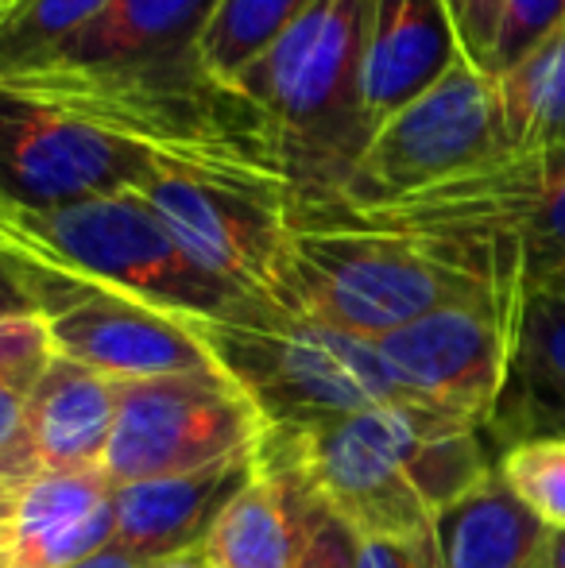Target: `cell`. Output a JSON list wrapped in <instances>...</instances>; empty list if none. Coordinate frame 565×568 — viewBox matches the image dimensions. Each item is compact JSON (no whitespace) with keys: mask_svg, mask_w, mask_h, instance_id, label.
<instances>
[{"mask_svg":"<svg viewBox=\"0 0 565 568\" xmlns=\"http://www.w3.org/2000/svg\"><path fill=\"white\" fill-rule=\"evenodd\" d=\"M565 23V0H504L492 39L488 74L500 78L523 62L543 39H551Z\"/></svg>","mask_w":565,"mask_h":568,"instance_id":"cell-25","label":"cell"},{"mask_svg":"<svg viewBox=\"0 0 565 568\" xmlns=\"http://www.w3.org/2000/svg\"><path fill=\"white\" fill-rule=\"evenodd\" d=\"M218 0H109L70 43L36 67H137L198 54Z\"/></svg>","mask_w":565,"mask_h":568,"instance_id":"cell-19","label":"cell"},{"mask_svg":"<svg viewBox=\"0 0 565 568\" xmlns=\"http://www.w3.org/2000/svg\"><path fill=\"white\" fill-rule=\"evenodd\" d=\"M554 434H565V286L519 298L512 364L484 426L500 453Z\"/></svg>","mask_w":565,"mask_h":568,"instance_id":"cell-14","label":"cell"},{"mask_svg":"<svg viewBox=\"0 0 565 568\" xmlns=\"http://www.w3.org/2000/svg\"><path fill=\"white\" fill-rule=\"evenodd\" d=\"M256 460L283 468L356 538H423L496 456L484 429L423 403H380L314 429H268Z\"/></svg>","mask_w":565,"mask_h":568,"instance_id":"cell-1","label":"cell"},{"mask_svg":"<svg viewBox=\"0 0 565 568\" xmlns=\"http://www.w3.org/2000/svg\"><path fill=\"white\" fill-rule=\"evenodd\" d=\"M461 62L445 0H372L364 43V116L384 124Z\"/></svg>","mask_w":565,"mask_h":568,"instance_id":"cell-15","label":"cell"},{"mask_svg":"<svg viewBox=\"0 0 565 568\" xmlns=\"http://www.w3.org/2000/svg\"><path fill=\"white\" fill-rule=\"evenodd\" d=\"M372 0H314L233 85L268 124L291 205L333 202L369 148L364 43Z\"/></svg>","mask_w":565,"mask_h":568,"instance_id":"cell-3","label":"cell"},{"mask_svg":"<svg viewBox=\"0 0 565 568\" xmlns=\"http://www.w3.org/2000/svg\"><path fill=\"white\" fill-rule=\"evenodd\" d=\"M496 468L554 534L565 530V434L507 445L496 453Z\"/></svg>","mask_w":565,"mask_h":568,"instance_id":"cell-24","label":"cell"},{"mask_svg":"<svg viewBox=\"0 0 565 568\" xmlns=\"http://www.w3.org/2000/svg\"><path fill=\"white\" fill-rule=\"evenodd\" d=\"M121 383L51 356V364L31 383L23 403V445L36 471H78L105 464L109 437H113Z\"/></svg>","mask_w":565,"mask_h":568,"instance_id":"cell-16","label":"cell"},{"mask_svg":"<svg viewBox=\"0 0 565 568\" xmlns=\"http://www.w3.org/2000/svg\"><path fill=\"white\" fill-rule=\"evenodd\" d=\"M442 568H551L554 530L492 468L434 523Z\"/></svg>","mask_w":565,"mask_h":568,"instance_id":"cell-18","label":"cell"},{"mask_svg":"<svg viewBox=\"0 0 565 568\" xmlns=\"http://www.w3.org/2000/svg\"><path fill=\"white\" fill-rule=\"evenodd\" d=\"M317 510L322 503L291 471L256 460L252 484L229 503L205 541L213 568H294Z\"/></svg>","mask_w":565,"mask_h":568,"instance_id":"cell-20","label":"cell"},{"mask_svg":"<svg viewBox=\"0 0 565 568\" xmlns=\"http://www.w3.org/2000/svg\"><path fill=\"white\" fill-rule=\"evenodd\" d=\"M291 217L400 232L519 306L523 294L565 286V143L507 151L395 202L291 205Z\"/></svg>","mask_w":565,"mask_h":568,"instance_id":"cell-2","label":"cell"},{"mask_svg":"<svg viewBox=\"0 0 565 568\" xmlns=\"http://www.w3.org/2000/svg\"><path fill=\"white\" fill-rule=\"evenodd\" d=\"M551 568H565V530L554 534V554H551Z\"/></svg>","mask_w":565,"mask_h":568,"instance_id":"cell-35","label":"cell"},{"mask_svg":"<svg viewBox=\"0 0 565 568\" xmlns=\"http://www.w3.org/2000/svg\"><path fill=\"white\" fill-rule=\"evenodd\" d=\"M117 484L105 468L43 471L16 495L12 568H67L117 538Z\"/></svg>","mask_w":565,"mask_h":568,"instance_id":"cell-17","label":"cell"},{"mask_svg":"<svg viewBox=\"0 0 565 568\" xmlns=\"http://www.w3.org/2000/svg\"><path fill=\"white\" fill-rule=\"evenodd\" d=\"M28 383L0 379V456L16 445L23 429V403H28Z\"/></svg>","mask_w":565,"mask_h":568,"instance_id":"cell-30","label":"cell"},{"mask_svg":"<svg viewBox=\"0 0 565 568\" xmlns=\"http://www.w3.org/2000/svg\"><path fill=\"white\" fill-rule=\"evenodd\" d=\"M151 568H213V561H210V549L194 546V549H186V554H174V557H163V561H151Z\"/></svg>","mask_w":565,"mask_h":568,"instance_id":"cell-34","label":"cell"},{"mask_svg":"<svg viewBox=\"0 0 565 568\" xmlns=\"http://www.w3.org/2000/svg\"><path fill=\"white\" fill-rule=\"evenodd\" d=\"M36 314V302L23 283V275L16 271V263L8 255H0V317H28Z\"/></svg>","mask_w":565,"mask_h":568,"instance_id":"cell-31","label":"cell"},{"mask_svg":"<svg viewBox=\"0 0 565 568\" xmlns=\"http://www.w3.org/2000/svg\"><path fill=\"white\" fill-rule=\"evenodd\" d=\"M67 568H151V561H143V557H137L132 549H124L121 541H109L105 549H98V554L82 557L78 565H67Z\"/></svg>","mask_w":565,"mask_h":568,"instance_id":"cell-32","label":"cell"},{"mask_svg":"<svg viewBox=\"0 0 565 568\" xmlns=\"http://www.w3.org/2000/svg\"><path fill=\"white\" fill-rule=\"evenodd\" d=\"M476 294L496 291L442 263L411 236L349 221L291 217L280 306L294 314L380 341L430 310Z\"/></svg>","mask_w":565,"mask_h":568,"instance_id":"cell-6","label":"cell"},{"mask_svg":"<svg viewBox=\"0 0 565 568\" xmlns=\"http://www.w3.org/2000/svg\"><path fill=\"white\" fill-rule=\"evenodd\" d=\"M507 151L512 148L496 78L461 59L426 93L372 128L353 182L345 194L333 197V205L395 202L492 163Z\"/></svg>","mask_w":565,"mask_h":568,"instance_id":"cell-7","label":"cell"},{"mask_svg":"<svg viewBox=\"0 0 565 568\" xmlns=\"http://www.w3.org/2000/svg\"><path fill=\"white\" fill-rule=\"evenodd\" d=\"M51 333L39 314L28 317H0V379L36 383L39 372L51 364Z\"/></svg>","mask_w":565,"mask_h":568,"instance_id":"cell-26","label":"cell"},{"mask_svg":"<svg viewBox=\"0 0 565 568\" xmlns=\"http://www.w3.org/2000/svg\"><path fill=\"white\" fill-rule=\"evenodd\" d=\"M515 310L500 294H476L430 310L380 337L376 348L403 398L484 429L512 364Z\"/></svg>","mask_w":565,"mask_h":568,"instance_id":"cell-12","label":"cell"},{"mask_svg":"<svg viewBox=\"0 0 565 568\" xmlns=\"http://www.w3.org/2000/svg\"><path fill=\"white\" fill-rule=\"evenodd\" d=\"M47 322L54 356L74 359L113 383L163 379V375L210 372L213 356L186 317L137 302L129 294L59 275V271L16 263Z\"/></svg>","mask_w":565,"mask_h":568,"instance_id":"cell-10","label":"cell"},{"mask_svg":"<svg viewBox=\"0 0 565 568\" xmlns=\"http://www.w3.org/2000/svg\"><path fill=\"white\" fill-rule=\"evenodd\" d=\"M137 194L198 267L249 298L280 302L291 190L198 166H159Z\"/></svg>","mask_w":565,"mask_h":568,"instance_id":"cell-8","label":"cell"},{"mask_svg":"<svg viewBox=\"0 0 565 568\" xmlns=\"http://www.w3.org/2000/svg\"><path fill=\"white\" fill-rule=\"evenodd\" d=\"M294 568H356V534L322 507L310 518Z\"/></svg>","mask_w":565,"mask_h":568,"instance_id":"cell-28","label":"cell"},{"mask_svg":"<svg viewBox=\"0 0 565 568\" xmlns=\"http://www.w3.org/2000/svg\"><path fill=\"white\" fill-rule=\"evenodd\" d=\"M105 4L109 0H0V78L43 62Z\"/></svg>","mask_w":565,"mask_h":568,"instance_id":"cell-23","label":"cell"},{"mask_svg":"<svg viewBox=\"0 0 565 568\" xmlns=\"http://www.w3.org/2000/svg\"><path fill=\"white\" fill-rule=\"evenodd\" d=\"M163 163L140 143L67 116L0 85V202L62 210L90 197L132 194Z\"/></svg>","mask_w":565,"mask_h":568,"instance_id":"cell-11","label":"cell"},{"mask_svg":"<svg viewBox=\"0 0 565 568\" xmlns=\"http://www.w3.org/2000/svg\"><path fill=\"white\" fill-rule=\"evenodd\" d=\"M356 568H442L434 534L423 538H356Z\"/></svg>","mask_w":565,"mask_h":568,"instance_id":"cell-29","label":"cell"},{"mask_svg":"<svg viewBox=\"0 0 565 568\" xmlns=\"http://www.w3.org/2000/svg\"><path fill=\"white\" fill-rule=\"evenodd\" d=\"M213 364L252 398L268 429H314L380 403H411L376 341L353 337L280 302L249 298L190 322Z\"/></svg>","mask_w":565,"mask_h":568,"instance_id":"cell-4","label":"cell"},{"mask_svg":"<svg viewBox=\"0 0 565 568\" xmlns=\"http://www.w3.org/2000/svg\"><path fill=\"white\" fill-rule=\"evenodd\" d=\"M16 495L20 491L0 484V568H12L16 554Z\"/></svg>","mask_w":565,"mask_h":568,"instance_id":"cell-33","label":"cell"},{"mask_svg":"<svg viewBox=\"0 0 565 568\" xmlns=\"http://www.w3.org/2000/svg\"><path fill=\"white\" fill-rule=\"evenodd\" d=\"M0 255L129 294L186 322L221 317L249 302V294L198 267L137 190L62 210H16L0 202Z\"/></svg>","mask_w":565,"mask_h":568,"instance_id":"cell-5","label":"cell"},{"mask_svg":"<svg viewBox=\"0 0 565 568\" xmlns=\"http://www.w3.org/2000/svg\"><path fill=\"white\" fill-rule=\"evenodd\" d=\"M310 4L314 0H218L198 39V59L218 78L233 82Z\"/></svg>","mask_w":565,"mask_h":568,"instance_id":"cell-22","label":"cell"},{"mask_svg":"<svg viewBox=\"0 0 565 568\" xmlns=\"http://www.w3.org/2000/svg\"><path fill=\"white\" fill-rule=\"evenodd\" d=\"M268 422L221 367L121 383L105 464L113 484L186 476L252 453Z\"/></svg>","mask_w":565,"mask_h":568,"instance_id":"cell-9","label":"cell"},{"mask_svg":"<svg viewBox=\"0 0 565 568\" xmlns=\"http://www.w3.org/2000/svg\"><path fill=\"white\" fill-rule=\"evenodd\" d=\"M500 8H504V0H445V12H450L453 31H457V43H461V59L473 62L484 74H488V54H492V39H496Z\"/></svg>","mask_w":565,"mask_h":568,"instance_id":"cell-27","label":"cell"},{"mask_svg":"<svg viewBox=\"0 0 565 568\" xmlns=\"http://www.w3.org/2000/svg\"><path fill=\"white\" fill-rule=\"evenodd\" d=\"M252 476H256V449L186 476L117 484V541L143 561H163L205 546L218 518L252 484Z\"/></svg>","mask_w":565,"mask_h":568,"instance_id":"cell-13","label":"cell"},{"mask_svg":"<svg viewBox=\"0 0 565 568\" xmlns=\"http://www.w3.org/2000/svg\"><path fill=\"white\" fill-rule=\"evenodd\" d=\"M507 148L538 151L565 143V23L523 62L496 78Z\"/></svg>","mask_w":565,"mask_h":568,"instance_id":"cell-21","label":"cell"}]
</instances>
